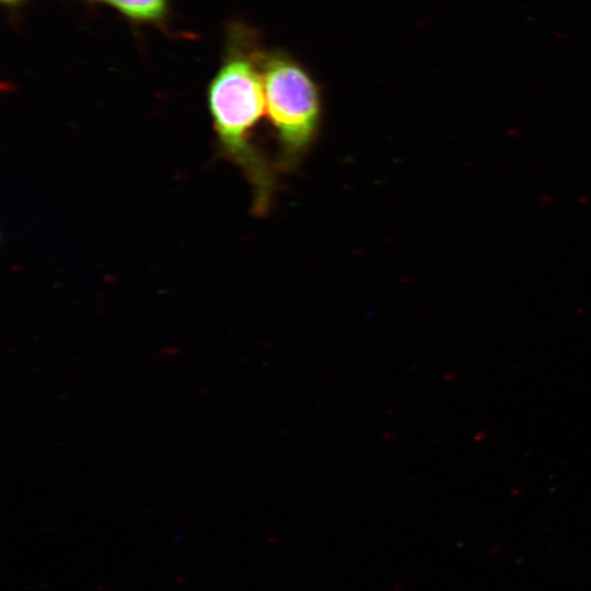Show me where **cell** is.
I'll return each mask as SVG.
<instances>
[{"instance_id": "cell-4", "label": "cell", "mask_w": 591, "mask_h": 591, "mask_svg": "<svg viewBox=\"0 0 591 591\" xmlns=\"http://www.w3.org/2000/svg\"><path fill=\"white\" fill-rule=\"evenodd\" d=\"M1 1L4 2V3H8V4H12V3H15V2H18L20 0H1Z\"/></svg>"}, {"instance_id": "cell-1", "label": "cell", "mask_w": 591, "mask_h": 591, "mask_svg": "<svg viewBox=\"0 0 591 591\" xmlns=\"http://www.w3.org/2000/svg\"><path fill=\"white\" fill-rule=\"evenodd\" d=\"M236 44L209 84L208 106L220 150L244 173L252 186L253 210L263 216L277 189V167L254 139L265 109L262 51Z\"/></svg>"}, {"instance_id": "cell-3", "label": "cell", "mask_w": 591, "mask_h": 591, "mask_svg": "<svg viewBox=\"0 0 591 591\" xmlns=\"http://www.w3.org/2000/svg\"><path fill=\"white\" fill-rule=\"evenodd\" d=\"M135 21H158L166 10V0H99Z\"/></svg>"}, {"instance_id": "cell-2", "label": "cell", "mask_w": 591, "mask_h": 591, "mask_svg": "<svg viewBox=\"0 0 591 591\" xmlns=\"http://www.w3.org/2000/svg\"><path fill=\"white\" fill-rule=\"evenodd\" d=\"M260 68L266 115L277 142V169L290 172L320 134L321 91L310 72L287 53L262 51Z\"/></svg>"}]
</instances>
